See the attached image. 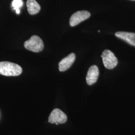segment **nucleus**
I'll list each match as a JSON object with an SVG mask.
<instances>
[{
    "instance_id": "obj_6",
    "label": "nucleus",
    "mask_w": 135,
    "mask_h": 135,
    "mask_svg": "<svg viewBox=\"0 0 135 135\" xmlns=\"http://www.w3.org/2000/svg\"><path fill=\"white\" fill-rule=\"evenodd\" d=\"M76 59L75 54L71 53L63 58L59 63V69L60 72H65L71 67Z\"/></svg>"
},
{
    "instance_id": "obj_5",
    "label": "nucleus",
    "mask_w": 135,
    "mask_h": 135,
    "mask_svg": "<svg viewBox=\"0 0 135 135\" xmlns=\"http://www.w3.org/2000/svg\"><path fill=\"white\" fill-rule=\"evenodd\" d=\"M91 16L90 12L87 11H80L72 15L70 19V25L71 27H74L81 22L88 19Z\"/></svg>"
},
{
    "instance_id": "obj_11",
    "label": "nucleus",
    "mask_w": 135,
    "mask_h": 135,
    "mask_svg": "<svg viewBox=\"0 0 135 135\" xmlns=\"http://www.w3.org/2000/svg\"><path fill=\"white\" fill-rule=\"evenodd\" d=\"M131 1H135V0H131Z\"/></svg>"
},
{
    "instance_id": "obj_1",
    "label": "nucleus",
    "mask_w": 135,
    "mask_h": 135,
    "mask_svg": "<svg viewBox=\"0 0 135 135\" xmlns=\"http://www.w3.org/2000/svg\"><path fill=\"white\" fill-rule=\"evenodd\" d=\"M22 73V68L15 63L0 62V74L5 76H17Z\"/></svg>"
},
{
    "instance_id": "obj_9",
    "label": "nucleus",
    "mask_w": 135,
    "mask_h": 135,
    "mask_svg": "<svg viewBox=\"0 0 135 135\" xmlns=\"http://www.w3.org/2000/svg\"><path fill=\"white\" fill-rule=\"evenodd\" d=\"M27 7L29 14H37L41 10V7L36 0H27Z\"/></svg>"
},
{
    "instance_id": "obj_3",
    "label": "nucleus",
    "mask_w": 135,
    "mask_h": 135,
    "mask_svg": "<svg viewBox=\"0 0 135 135\" xmlns=\"http://www.w3.org/2000/svg\"><path fill=\"white\" fill-rule=\"evenodd\" d=\"M104 65L107 69L111 70L116 67L118 64V60L114 53L110 50H104L101 55Z\"/></svg>"
},
{
    "instance_id": "obj_2",
    "label": "nucleus",
    "mask_w": 135,
    "mask_h": 135,
    "mask_svg": "<svg viewBox=\"0 0 135 135\" xmlns=\"http://www.w3.org/2000/svg\"><path fill=\"white\" fill-rule=\"evenodd\" d=\"M24 47L30 51L38 53L43 50L44 46L42 39L38 36L34 35L25 42Z\"/></svg>"
},
{
    "instance_id": "obj_4",
    "label": "nucleus",
    "mask_w": 135,
    "mask_h": 135,
    "mask_svg": "<svg viewBox=\"0 0 135 135\" xmlns=\"http://www.w3.org/2000/svg\"><path fill=\"white\" fill-rule=\"evenodd\" d=\"M67 120L66 115L59 109H55L49 117V122L51 124H64Z\"/></svg>"
},
{
    "instance_id": "obj_10",
    "label": "nucleus",
    "mask_w": 135,
    "mask_h": 135,
    "mask_svg": "<svg viewBox=\"0 0 135 135\" xmlns=\"http://www.w3.org/2000/svg\"><path fill=\"white\" fill-rule=\"evenodd\" d=\"M23 2L22 0H14L12 2V6L17 14H19L20 13V8H21L23 6Z\"/></svg>"
},
{
    "instance_id": "obj_8",
    "label": "nucleus",
    "mask_w": 135,
    "mask_h": 135,
    "mask_svg": "<svg viewBox=\"0 0 135 135\" xmlns=\"http://www.w3.org/2000/svg\"><path fill=\"white\" fill-rule=\"evenodd\" d=\"M117 37L125 41L131 45L135 46V34L126 32H118L115 33Z\"/></svg>"
},
{
    "instance_id": "obj_7",
    "label": "nucleus",
    "mask_w": 135,
    "mask_h": 135,
    "mask_svg": "<svg viewBox=\"0 0 135 135\" xmlns=\"http://www.w3.org/2000/svg\"><path fill=\"white\" fill-rule=\"evenodd\" d=\"M99 75V71L96 65L91 66L88 70L86 76V82L88 85H92L97 82Z\"/></svg>"
}]
</instances>
